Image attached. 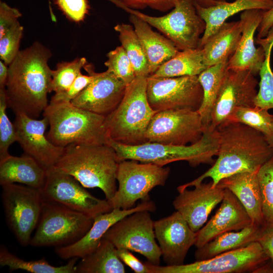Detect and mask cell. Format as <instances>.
Wrapping results in <instances>:
<instances>
[{
    "label": "cell",
    "mask_w": 273,
    "mask_h": 273,
    "mask_svg": "<svg viewBox=\"0 0 273 273\" xmlns=\"http://www.w3.org/2000/svg\"><path fill=\"white\" fill-rule=\"evenodd\" d=\"M216 130L218 140L216 160L198 177L178 186V192L194 187L207 178L211 179L214 187L220 180L234 174L257 171L273 156L265 136L251 127L226 122Z\"/></svg>",
    "instance_id": "obj_1"
},
{
    "label": "cell",
    "mask_w": 273,
    "mask_h": 273,
    "mask_svg": "<svg viewBox=\"0 0 273 273\" xmlns=\"http://www.w3.org/2000/svg\"><path fill=\"white\" fill-rule=\"evenodd\" d=\"M51 50L39 42L20 51L9 65L5 87L8 107L14 113L37 119L48 106L52 89Z\"/></svg>",
    "instance_id": "obj_2"
},
{
    "label": "cell",
    "mask_w": 273,
    "mask_h": 273,
    "mask_svg": "<svg viewBox=\"0 0 273 273\" xmlns=\"http://www.w3.org/2000/svg\"><path fill=\"white\" fill-rule=\"evenodd\" d=\"M119 163L115 150L108 145L71 144L65 147L54 167L74 177L85 188H99L109 200L117 189Z\"/></svg>",
    "instance_id": "obj_3"
},
{
    "label": "cell",
    "mask_w": 273,
    "mask_h": 273,
    "mask_svg": "<svg viewBox=\"0 0 273 273\" xmlns=\"http://www.w3.org/2000/svg\"><path fill=\"white\" fill-rule=\"evenodd\" d=\"M49 123L48 139L56 146L108 145L105 117L71 102L50 101L42 113Z\"/></svg>",
    "instance_id": "obj_4"
},
{
    "label": "cell",
    "mask_w": 273,
    "mask_h": 273,
    "mask_svg": "<svg viewBox=\"0 0 273 273\" xmlns=\"http://www.w3.org/2000/svg\"><path fill=\"white\" fill-rule=\"evenodd\" d=\"M147 78L136 76L126 85L118 106L105 117V126L110 139L130 146L148 142L145 132L157 112L148 100Z\"/></svg>",
    "instance_id": "obj_5"
},
{
    "label": "cell",
    "mask_w": 273,
    "mask_h": 273,
    "mask_svg": "<svg viewBox=\"0 0 273 273\" xmlns=\"http://www.w3.org/2000/svg\"><path fill=\"white\" fill-rule=\"evenodd\" d=\"M108 145L115 151L119 162L133 160L152 163L160 166L171 162L185 161L192 166L212 163L217 155L218 140L216 129L208 128L201 139L189 145L176 146L146 142L138 145H126L109 139Z\"/></svg>",
    "instance_id": "obj_6"
},
{
    "label": "cell",
    "mask_w": 273,
    "mask_h": 273,
    "mask_svg": "<svg viewBox=\"0 0 273 273\" xmlns=\"http://www.w3.org/2000/svg\"><path fill=\"white\" fill-rule=\"evenodd\" d=\"M93 222L94 218L82 213L44 199L30 245L58 247L72 244L87 232Z\"/></svg>",
    "instance_id": "obj_7"
},
{
    "label": "cell",
    "mask_w": 273,
    "mask_h": 273,
    "mask_svg": "<svg viewBox=\"0 0 273 273\" xmlns=\"http://www.w3.org/2000/svg\"><path fill=\"white\" fill-rule=\"evenodd\" d=\"M117 6L158 30L179 51L199 47L206 24L198 14L194 0H179L169 13L159 17L148 15L121 5Z\"/></svg>",
    "instance_id": "obj_8"
},
{
    "label": "cell",
    "mask_w": 273,
    "mask_h": 273,
    "mask_svg": "<svg viewBox=\"0 0 273 273\" xmlns=\"http://www.w3.org/2000/svg\"><path fill=\"white\" fill-rule=\"evenodd\" d=\"M169 173V167L152 163L133 160L120 161L116 176L118 187L108 200L112 208L128 209L135 207L139 200H149L150 192L156 187L164 186Z\"/></svg>",
    "instance_id": "obj_9"
},
{
    "label": "cell",
    "mask_w": 273,
    "mask_h": 273,
    "mask_svg": "<svg viewBox=\"0 0 273 273\" xmlns=\"http://www.w3.org/2000/svg\"><path fill=\"white\" fill-rule=\"evenodd\" d=\"M2 187L7 224L21 245H30L44 200L42 189L17 184H7Z\"/></svg>",
    "instance_id": "obj_10"
},
{
    "label": "cell",
    "mask_w": 273,
    "mask_h": 273,
    "mask_svg": "<svg viewBox=\"0 0 273 273\" xmlns=\"http://www.w3.org/2000/svg\"><path fill=\"white\" fill-rule=\"evenodd\" d=\"M269 259L260 244L255 241L245 247L189 264L161 266L146 263L149 273H241L253 272Z\"/></svg>",
    "instance_id": "obj_11"
},
{
    "label": "cell",
    "mask_w": 273,
    "mask_h": 273,
    "mask_svg": "<svg viewBox=\"0 0 273 273\" xmlns=\"http://www.w3.org/2000/svg\"><path fill=\"white\" fill-rule=\"evenodd\" d=\"M103 238L117 249L137 252L149 263L160 265L161 253L156 240L154 221L148 210L136 211L123 217L113 224Z\"/></svg>",
    "instance_id": "obj_12"
},
{
    "label": "cell",
    "mask_w": 273,
    "mask_h": 273,
    "mask_svg": "<svg viewBox=\"0 0 273 273\" xmlns=\"http://www.w3.org/2000/svg\"><path fill=\"white\" fill-rule=\"evenodd\" d=\"M42 191L45 200L93 218L113 209L108 200L94 197L74 177L54 166L47 170V178Z\"/></svg>",
    "instance_id": "obj_13"
},
{
    "label": "cell",
    "mask_w": 273,
    "mask_h": 273,
    "mask_svg": "<svg viewBox=\"0 0 273 273\" xmlns=\"http://www.w3.org/2000/svg\"><path fill=\"white\" fill-rule=\"evenodd\" d=\"M148 102L156 112L187 109L198 111L203 100L198 76L147 78Z\"/></svg>",
    "instance_id": "obj_14"
},
{
    "label": "cell",
    "mask_w": 273,
    "mask_h": 273,
    "mask_svg": "<svg viewBox=\"0 0 273 273\" xmlns=\"http://www.w3.org/2000/svg\"><path fill=\"white\" fill-rule=\"evenodd\" d=\"M205 130L198 111L167 110L156 113L145 136L149 142L184 146L198 141Z\"/></svg>",
    "instance_id": "obj_15"
},
{
    "label": "cell",
    "mask_w": 273,
    "mask_h": 273,
    "mask_svg": "<svg viewBox=\"0 0 273 273\" xmlns=\"http://www.w3.org/2000/svg\"><path fill=\"white\" fill-rule=\"evenodd\" d=\"M248 70L228 69L216 100L209 128L215 129L226 121L234 108L253 107L257 79Z\"/></svg>",
    "instance_id": "obj_16"
},
{
    "label": "cell",
    "mask_w": 273,
    "mask_h": 273,
    "mask_svg": "<svg viewBox=\"0 0 273 273\" xmlns=\"http://www.w3.org/2000/svg\"><path fill=\"white\" fill-rule=\"evenodd\" d=\"M83 68L88 74L92 75L93 78L71 103L106 117L113 112L121 101L126 85L108 70L96 72L94 66L87 63Z\"/></svg>",
    "instance_id": "obj_17"
},
{
    "label": "cell",
    "mask_w": 273,
    "mask_h": 273,
    "mask_svg": "<svg viewBox=\"0 0 273 273\" xmlns=\"http://www.w3.org/2000/svg\"><path fill=\"white\" fill-rule=\"evenodd\" d=\"M14 126L17 142L24 154L34 159L43 168L48 170L57 163L65 150V147L55 145L45 135L49 126L48 119H34L23 114H15Z\"/></svg>",
    "instance_id": "obj_18"
},
{
    "label": "cell",
    "mask_w": 273,
    "mask_h": 273,
    "mask_svg": "<svg viewBox=\"0 0 273 273\" xmlns=\"http://www.w3.org/2000/svg\"><path fill=\"white\" fill-rule=\"evenodd\" d=\"M156 239L166 265L184 264L187 254L196 240V232L177 211L154 221Z\"/></svg>",
    "instance_id": "obj_19"
},
{
    "label": "cell",
    "mask_w": 273,
    "mask_h": 273,
    "mask_svg": "<svg viewBox=\"0 0 273 273\" xmlns=\"http://www.w3.org/2000/svg\"><path fill=\"white\" fill-rule=\"evenodd\" d=\"M155 203L151 200L144 201L136 206L128 209H113L94 218V222L87 232L75 243L55 248L57 254L63 259L74 257L83 258L94 252L99 245L106 233L118 221L136 211L156 210Z\"/></svg>",
    "instance_id": "obj_20"
},
{
    "label": "cell",
    "mask_w": 273,
    "mask_h": 273,
    "mask_svg": "<svg viewBox=\"0 0 273 273\" xmlns=\"http://www.w3.org/2000/svg\"><path fill=\"white\" fill-rule=\"evenodd\" d=\"M224 189L216 186L212 187V182H203L194 186V189H185L173 201V206L186 220L191 229L198 232L207 221L213 209L221 202Z\"/></svg>",
    "instance_id": "obj_21"
},
{
    "label": "cell",
    "mask_w": 273,
    "mask_h": 273,
    "mask_svg": "<svg viewBox=\"0 0 273 273\" xmlns=\"http://www.w3.org/2000/svg\"><path fill=\"white\" fill-rule=\"evenodd\" d=\"M264 11L251 9L241 13L240 20L242 35L236 51L229 59L228 69L248 70L254 76L259 74L266 53L262 47L256 48L254 34L261 22Z\"/></svg>",
    "instance_id": "obj_22"
},
{
    "label": "cell",
    "mask_w": 273,
    "mask_h": 273,
    "mask_svg": "<svg viewBox=\"0 0 273 273\" xmlns=\"http://www.w3.org/2000/svg\"><path fill=\"white\" fill-rule=\"evenodd\" d=\"M251 223L239 200L229 190L224 189L219 209L206 225L196 232L195 246L200 248L223 233L239 231Z\"/></svg>",
    "instance_id": "obj_23"
},
{
    "label": "cell",
    "mask_w": 273,
    "mask_h": 273,
    "mask_svg": "<svg viewBox=\"0 0 273 273\" xmlns=\"http://www.w3.org/2000/svg\"><path fill=\"white\" fill-rule=\"evenodd\" d=\"M258 171L234 174L222 179L216 186L232 192L245 209L251 222L261 226L264 220Z\"/></svg>",
    "instance_id": "obj_24"
},
{
    "label": "cell",
    "mask_w": 273,
    "mask_h": 273,
    "mask_svg": "<svg viewBox=\"0 0 273 273\" xmlns=\"http://www.w3.org/2000/svg\"><path fill=\"white\" fill-rule=\"evenodd\" d=\"M198 14L205 21L206 28L199 44L201 48L207 39L232 16L251 9L267 11L273 7V0H222L215 6L202 7L195 3Z\"/></svg>",
    "instance_id": "obj_25"
},
{
    "label": "cell",
    "mask_w": 273,
    "mask_h": 273,
    "mask_svg": "<svg viewBox=\"0 0 273 273\" xmlns=\"http://www.w3.org/2000/svg\"><path fill=\"white\" fill-rule=\"evenodd\" d=\"M129 20L144 50L150 76L179 50L170 39L154 31L150 25L136 16L130 14Z\"/></svg>",
    "instance_id": "obj_26"
},
{
    "label": "cell",
    "mask_w": 273,
    "mask_h": 273,
    "mask_svg": "<svg viewBox=\"0 0 273 273\" xmlns=\"http://www.w3.org/2000/svg\"><path fill=\"white\" fill-rule=\"evenodd\" d=\"M47 178V170L34 159L25 154L9 155L0 161V184H21L42 189Z\"/></svg>",
    "instance_id": "obj_27"
},
{
    "label": "cell",
    "mask_w": 273,
    "mask_h": 273,
    "mask_svg": "<svg viewBox=\"0 0 273 273\" xmlns=\"http://www.w3.org/2000/svg\"><path fill=\"white\" fill-rule=\"evenodd\" d=\"M241 35L240 20L224 23L201 48L207 66L229 60L236 51Z\"/></svg>",
    "instance_id": "obj_28"
},
{
    "label": "cell",
    "mask_w": 273,
    "mask_h": 273,
    "mask_svg": "<svg viewBox=\"0 0 273 273\" xmlns=\"http://www.w3.org/2000/svg\"><path fill=\"white\" fill-rule=\"evenodd\" d=\"M260 226L252 223L236 232L223 233L204 246L197 249L195 253L196 261L206 260L231 250L245 247L257 241Z\"/></svg>",
    "instance_id": "obj_29"
},
{
    "label": "cell",
    "mask_w": 273,
    "mask_h": 273,
    "mask_svg": "<svg viewBox=\"0 0 273 273\" xmlns=\"http://www.w3.org/2000/svg\"><path fill=\"white\" fill-rule=\"evenodd\" d=\"M207 67L202 48L178 52L152 74L154 78L198 76Z\"/></svg>",
    "instance_id": "obj_30"
},
{
    "label": "cell",
    "mask_w": 273,
    "mask_h": 273,
    "mask_svg": "<svg viewBox=\"0 0 273 273\" xmlns=\"http://www.w3.org/2000/svg\"><path fill=\"white\" fill-rule=\"evenodd\" d=\"M228 61L208 66L198 76L203 92L202 102L198 112L205 129L211 123L212 110L228 70Z\"/></svg>",
    "instance_id": "obj_31"
},
{
    "label": "cell",
    "mask_w": 273,
    "mask_h": 273,
    "mask_svg": "<svg viewBox=\"0 0 273 273\" xmlns=\"http://www.w3.org/2000/svg\"><path fill=\"white\" fill-rule=\"evenodd\" d=\"M117 249L103 238L97 248L82 258L76 265L79 273H124L125 266L117 254Z\"/></svg>",
    "instance_id": "obj_32"
},
{
    "label": "cell",
    "mask_w": 273,
    "mask_h": 273,
    "mask_svg": "<svg viewBox=\"0 0 273 273\" xmlns=\"http://www.w3.org/2000/svg\"><path fill=\"white\" fill-rule=\"evenodd\" d=\"M78 259L71 258L67 264L56 266L51 265L44 258L26 261L13 254L4 246H1L0 249V265L8 267L11 271L19 269L32 273H75Z\"/></svg>",
    "instance_id": "obj_33"
},
{
    "label": "cell",
    "mask_w": 273,
    "mask_h": 273,
    "mask_svg": "<svg viewBox=\"0 0 273 273\" xmlns=\"http://www.w3.org/2000/svg\"><path fill=\"white\" fill-rule=\"evenodd\" d=\"M121 46L130 60L136 76H149L148 62L141 42L132 25L120 23L114 26Z\"/></svg>",
    "instance_id": "obj_34"
},
{
    "label": "cell",
    "mask_w": 273,
    "mask_h": 273,
    "mask_svg": "<svg viewBox=\"0 0 273 273\" xmlns=\"http://www.w3.org/2000/svg\"><path fill=\"white\" fill-rule=\"evenodd\" d=\"M268 111L255 106L236 107L224 122L245 124L260 131L267 138L270 134L273 118V115Z\"/></svg>",
    "instance_id": "obj_35"
},
{
    "label": "cell",
    "mask_w": 273,
    "mask_h": 273,
    "mask_svg": "<svg viewBox=\"0 0 273 273\" xmlns=\"http://www.w3.org/2000/svg\"><path fill=\"white\" fill-rule=\"evenodd\" d=\"M264 224L273 225V156L257 172Z\"/></svg>",
    "instance_id": "obj_36"
},
{
    "label": "cell",
    "mask_w": 273,
    "mask_h": 273,
    "mask_svg": "<svg viewBox=\"0 0 273 273\" xmlns=\"http://www.w3.org/2000/svg\"><path fill=\"white\" fill-rule=\"evenodd\" d=\"M86 63V59L83 57L58 63L56 69L52 71L53 91L59 93L68 89Z\"/></svg>",
    "instance_id": "obj_37"
},
{
    "label": "cell",
    "mask_w": 273,
    "mask_h": 273,
    "mask_svg": "<svg viewBox=\"0 0 273 273\" xmlns=\"http://www.w3.org/2000/svg\"><path fill=\"white\" fill-rule=\"evenodd\" d=\"M104 63L108 71L122 80L126 85L136 77L133 66L123 47L120 46L110 51Z\"/></svg>",
    "instance_id": "obj_38"
},
{
    "label": "cell",
    "mask_w": 273,
    "mask_h": 273,
    "mask_svg": "<svg viewBox=\"0 0 273 273\" xmlns=\"http://www.w3.org/2000/svg\"><path fill=\"white\" fill-rule=\"evenodd\" d=\"M271 52L266 54L265 59L259 71V88L254 100L255 106L267 110L273 109V71L270 66Z\"/></svg>",
    "instance_id": "obj_39"
},
{
    "label": "cell",
    "mask_w": 273,
    "mask_h": 273,
    "mask_svg": "<svg viewBox=\"0 0 273 273\" xmlns=\"http://www.w3.org/2000/svg\"><path fill=\"white\" fill-rule=\"evenodd\" d=\"M7 107L5 88H0V161L10 155L8 152L10 146L17 142L15 127L7 114Z\"/></svg>",
    "instance_id": "obj_40"
},
{
    "label": "cell",
    "mask_w": 273,
    "mask_h": 273,
    "mask_svg": "<svg viewBox=\"0 0 273 273\" xmlns=\"http://www.w3.org/2000/svg\"><path fill=\"white\" fill-rule=\"evenodd\" d=\"M23 32V27L17 21L0 37V58L7 65L13 61L20 52Z\"/></svg>",
    "instance_id": "obj_41"
},
{
    "label": "cell",
    "mask_w": 273,
    "mask_h": 273,
    "mask_svg": "<svg viewBox=\"0 0 273 273\" xmlns=\"http://www.w3.org/2000/svg\"><path fill=\"white\" fill-rule=\"evenodd\" d=\"M55 3L67 18L75 22L83 21L89 9L87 0H55Z\"/></svg>",
    "instance_id": "obj_42"
},
{
    "label": "cell",
    "mask_w": 273,
    "mask_h": 273,
    "mask_svg": "<svg viewBox=\"0 0 273 273\" xmlns=\"http://www.w3.org/2000/svg\"><path fill=\"white\" fill-rule=\"evenodd\" d=\"M92 75L80 73L69 87L64 92L55 93L51 101L71 102L91 82Z\"/></svg>",
    "instance_id": "obj_43"
},
{
    "label": "cell",
    "mask_w": 273,
    "mask_h": 273,
    "mask_svg": "<svg viewBox=\"0 0 273 273\" xmlns=\"http://www.w3.org/2000/svg\"><path fill=\"white\" fill-rule=\"evenodd\" d=\"M22 16L21 12L4 2L0 3V37L17 21Z\"/></svg>",
    "instance_id": "obj_44"
},
{
    "label": "cell",
    "mask_w": 273,
    "mask_h": 273,
    "mask_svg": "<svg viewBox=\"0 0 273 273\" xmlns=\"http://www.w3.org/2000/svg\"><path fill=\"white\" fill-rule=\"evenodd\" d=\"M116 251L119 259L134 272L149 273V269L146 262H142L133 255L130 250L125 248H118L117 249Z\"/></svg>",
    "instance_id": "obj_45"
},
{
    "label": "cell",
    "mask_w": 273,
    "mask_h": 273,
    "mask_svg": "<svg viewBox=\"0 0 273 273\" xmlns=\"http://www.w3.org/2000/svg\"><path fill=\"white\" fill-rule=\"evenodd\" d=\"M257 242L273 262V225L263 224L260 226Z\"/></svg>",
    "instance_id": "obj_46"
},
{
    "label": "cell",
    "mask_w": 273,
    "mask_h": 273,
    "mask_svg": "<svg viewBox=\"0 0 273 273\" xmlns=\"http://www.w3.org/2000/svg\"><path fill=\"white\" fill-rule=\"evenodd\" d=\"M273 26V7L263 13L261 22L258 28L257 38L265 37Z\"/></svg>",
    "instance_id": "obj_47"
},
{
    "label": "cell",
    "mask_w": 273,
    "mask_h": 273,
    "mask_svg": "<svg viewBox=\"0 0 273 273\" xmlns=\"http://www.w3.org/2000/svg\"><path fill=\"white\" fill-rule=\"evenodd\" d=\"M179 0H147V6L154 10L165 12L172 10Z\"/></svg>",
    "instance_id": "obj_48"
},
{
    "label": "cell",
    "mask_w": 273,
    "mask_h": 273,
    "mask_svg": "<svg viewBox=\"0 0 273 273\" xmlns=\"http://www.w3.org/2000/svg\"><path fill=\"white\" fill-rule=\"evenodd\" d=\"M109 1L116 6L121 5L136 10L144 9L148 7L147 0H109Z\"/></svg>",
    "instance_id": "obj_49"
},
{
    "label": "cell",
    "mask_w": 273,
    "mask_h": 273,
    "mask_svg": "<svg viewBox=\"0 0 273 273\" xmlns=\"http://www.w3.org/2000/svg\"><path fill=\"white\" fill-rule=\"evenodd\" d=\"M9 74V67L2 60L0 61V88L6 87Z\"/></svg>",
    "instance_id": "obj_50"
},
{
    "label": "cell",
    "mask_w": 273,
    "mask_h": 273,
    "mask_svg": "<svg viewBox=\"0 0 273 273\" xmlns=\"http://www.w3.org/2000/svg\"><path fill=\"white\" fill-rule=\"evenodd\" d=\"M253 272L255 273H272L273 262L269 259L261 266L257 268Z\"/></svg>",
    "instance_id": "obj_51"
},
{
    "label": "cell",
    "mask_w": 273,
    "mask_h": 273,
    "mask_svg": "<svg viewBox=\"0 0 273 273\" xmlns=\"http://www.w3.org/2000/svg\"><path fill=\"white\" fill-rule=\"evenodd\" d=\"M221 1L222 0H194L196 4L204 8L215 6Z\"/></svg>",
    "instance_id": "obj_52"
},
{
    "label": "cell",
    "mask_w": 273,
    "mask_h": 273,
    "mask_svg": "<svg viewBox=\"0 0 273 273\" xmlns=\"http://www.w3.org/2000/svg\"><path fill=\"white\" fill-rule=\"evenodd\" d=\"M266 139L269 146L273 150V118L272 120L270 134L267 138H266Z\"/></svg>",
    "instance_id": "obj_53"
},
{
    "label": "cell",
    "mask_w": 273,
    "mask_h": 273,
    "mask_svg": "<svg viewBox=\"0 0 273 273\" xmlns=\"http://www.w3.org/2000/svg\"><path fill=\"white\" fill-rule=\"evenodd\" d=\"M109 1V0H108Z\"/></svg>",
    "instance_id": "obj_54"
}]
</instances>
